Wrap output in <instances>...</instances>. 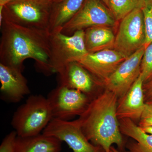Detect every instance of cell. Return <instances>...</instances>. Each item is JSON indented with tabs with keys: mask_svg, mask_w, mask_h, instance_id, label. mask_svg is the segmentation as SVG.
Instances as JSON below:
<instances>
[{
	"mask_svg": "<svg viewBox=\"0 0 152 152\" xmlns=\"http://www.w3.org/2000/svg\"><path fill=\"white\" fill-rule=\"evenodd\" d=\"M145 46L141 64V75L144 83L152 78V43Z\"/></svg>",
	"mask_w": 152,
	"mask_h": 152,
	"instance_id": "obj_20",
	"label": "cell"
},
{
	"mask_svg": "<svg viewBox=\"0 0 152 152\" xmlns=\"http://www.w3.org/2000/svg\"><path fill=\"white\" fill-rule=\"evenodd\" d=\"M85 0H62L53 4L48 31L50 32L61 30L78 12Z\"/></svg>",
	"mask_w": 152,
	"mask_h": 152,
	"instance_id": "obj_17",
	"label": "cell"
},
{
	"mask_svg": "<svg viewBox=\"0 0 152 152\" xmlns=\"http://www.w3.org/2000/svg\"><path fill=\"white\" fill-rule=\"evenodd\" d=\"M143 91L146 103L152 102V78L144 83Z\"/></svg>",
	"mask_w": 152,
	"mask_h": 152,
	"instance_id": "obj_24",
	"label": "cell"
},
{
	"mask_svg": "<svg viewBox=\"0 0 152 152\" xmlns=\"http://www.w3.org/2000/svg\"><path fill=\"white\" fill-rule=\"evenodd\" d=\"M23 71L0 63V82L2 98L12 103H18L31 91Z\"/></svg>",
	"mask_w": 152,
	"mask_h": 152,
	"instance_id": "obj_13",
	"label": "cell"
},
{
	"mask_svg": "<svg viewBox=\"0 0 152 152\" xmlns=\"http://www.w3.org/2000/svg\"><path fill=\"white\" fill-rule=\"evenodd\" d=\"M126 58L115 49L88 53L77 62L97 80L104 83Z\"/></svg>",
	"mask_w": 152,
	"mask_h": 152,
	"instance_id": "obj_12",
	"label": "cell"
},
{
	"mask_svg": "<svg viewBox=\"0 0 152 152\" xmlns=\"http://www.w3.org/2000/svg\"><path fill=\"white\" fill-rule=\"evenodd\" d=\"M122 134L132 138L134 141L126 145L127 152H152V135L144 132L135 122L129 119L119 120Z\"/></svg>",
	"mask_w": 152,
	"mask_h": 152,
	"instance_id": "obj_15",
	"label": "cell"
},
{
	"mask_svg": "<svg viewBox=\"0 0 152 152\" xmlns=\"http://www.w3.org/2000/svg\"><path fill=\"white\" fill-rule=\"evenodd\" d=\"M42 134L65 142L73 152H104L88 140L76 120L70 121L53 118Z\"/></svg>",
	"mask_w": 152,
	"mask_h": 152,
	"instance_id": "obj_9",
	"label": "cell"
},
{
	"mask_svg": "<svg viewBox=\"0 0 152 152\" xmlns=\"http://www.w3.org/2000/svg\"><path fill=\"white\" fill-rule=\"evenodd\" d=\"M110 152H124L121 151H120L118 149L116 148L115 147H114L113 146H112L110 148Z\"/></svg>",
	"mask_w": 152,
	"mask_h": 152,
	"instance_id": "obj_27",
	"label": "cell"
},
{
	"mask_svg": "<svg viewBox=\"0 0 152 152\" xmlns=\"http://www.w3.org/2000/svg\"><path fill=\"white\" fill-rule=\"evenodd\" d=\"M50 66L53 73L71 62H77L88 53L85 43V30L66 35L57 30L50 32Z\"/></svg>",
	"mask_w": 152,
	"mask_h": 152,
	"instance_id": "obj_5",
	"label": "cell"
},
{
	"mask_svg": "<svg viewBox=\"0 0 152 152\" xmlns=\"http://www.w3.org/2000/svg\"><path fill=\"white\" fill-rule=\"evenodd\" d=\"M58 86L80 91L91 100L96 98L98 81L89 72L76 61L65 65L57 72Z\"/></svg>",
	"mask_w": 152,
	"mask_h": 152,
	"instance_id": "obj_11",
	"label": "cell"
},
{
	"mask_svg": "<svg viewBox=\"0 0 152 152\" xmlns=\"http://www.w3.org/2000/svg\"><path fill=\"white\" fill-rule=\"evenodd\" d=\"M145 47V45L139 49L118 66L104 82L105 89L113 93L118 99L129 90L141 75V64Z\"/></svg>",
	"mask_w": 152,
	"mask_h": 152,
	"instance_id": "obj_10",
	"label": "cell"
},
{
	"mask_svg": "<svg viewBox=\"0 0 152 152\" xmlns=\"http://www.w3.org/2000/svg\"><path fill=\"white\" fill-rule=\"evenodd\" d=\"M46 1H48L51 3L52 4H54L59 2L61 1L62 0H46Z\"/></svg>",
	"mask_w": 152,
	"mask_h": 152,
	"instance_id": "obj_29",
	"label": "cell"
},
{
	"mask_svg": "<svg viewBox=\"0 0 152 152\" xmlns=\"http://www.w3.org/2000/svg\"><path fill=\"white\" fill-rule=\"evenodd\" d=\"M115 36L110 27L96 26L85 30V43L88 53L114 49Z\"/></svg>",
	"mask_w": 152,
	"mask_h": 152,
	"instance_id": "obj_18",
	"label": "cell"
},
{
	"mask_svg": "<svg viewBox=\"0 0 152 152\" xmlns=\"http://www.w3.org/2000/svg\"><path fill=\"white\" fill-rule=\"evenodd\" d=\"M116 21L110 9L100 0H85L78 12L63 27L61 32L71 36L77 31L96 26L111 28Z\"/></svg>",
	"mask_w": 152,
	"mask_h": 152,
	"instance_id": "obj_7",
	"label": "cell"
},
{
	"mask_svg": "<svg viewBox=\"0 0 152 152\" xmlns=\"http://www.w3.org/2000/svg\"><path fill=\"white\" fill-rule=\"evenodd\" d=\"M143 13L146 39L145 46L152 43V0H145L142 9Z\"/></svg>",
	"mask_w": 152,
	"mask_h": 152,
	"instance_id": "obj_21",
	"label": "cell"
},
{
	"mask_svg": "<svg viewBox=\"0 0 152 152\" xmlns=\"http://www.w3.org/2000/svg\"><path fill=\"white\" fill-rule=\"evenodd\" d=\"M145 0H110L109 8L116 20H121L136 9H142Z\"/></svg>",
	"mask_w": 152,
	"mask_h": 152,
	"instance_id": "obj_19",
	"label": "cell"
},
{
	"mask_svg": "<svg viewBox=\"0 0 152 152\" xmlns=\"http://www.w3.org/2000/svg\"><path fill=\"white\" fill-rule=\"evenodd\" d=\"M18 134L15 131L5 137L0 145V152H15Z\"/></svg>",
	"mask_w": 152,
	"mask_h": 152,
	"instance_id": "obj_22",
	"label": "cell"
},
{
	"mask_svg": "<svg viewBox=\"0 0 152 152\" xmlns=\"http://www.w3.org/2000/svg\"><path fill=\"white\" fill-rule=\"evenodd\" d=\"M140 128L145 132L152 135V126H148L143 127Z\"/></svg>",
	"mask_w": 152,
	"mask_h": 152,
	"instance_id": "obj_25",
	"label": "cell"
},
{
	"mask_svg": "<svg viewBox=\"0 0 152 152\" xmlns=\"http://www.w3.org/2000/svg\"><path fill=\"white\" fill-rule=\"evenodd\" d=\"M0 63L23 70V63L33 59L45 75L53 73L50 66V32L2 20Z\"/></svg>",
	"mask_w": 152,
	"mask_h": 152,
	"instance_id": "obj_1",
	"label": "cell"
},
{
	"mask_svg": "<svg viewBox=\"0 0 152 152\" xmlns=\"http://www.w3.org/2000/svg\"><path fill=\"white\" fill-rule=\"evenodd\" d=\"M145 39L142 10L136 9L121 20L114 49L127 58L145 45Z\"/></svg>",
	"mask_w": 152,
	"mask_h": 152,
	"instance_id": "obj_6",
	"label": "cell"
},
{
	"mask_svg": "<svg viewBox=\"0 0 152 152\" xmlns=\"http://www.w3.org/2000/svg\"><path fill=\"white\" fill-rule=\"evenodd\" d=\"M61 143L43 134L25 137L18 136L15 152H61Z\"/></svg>",
	"mask_w": 152,
	"mask_h": 152,
	"instance_id": "obj_16",
	"label": "cell"
},
{
	"mask_svg": "<svg viewBox=\"0 0 152 152\" xmlns=\"http://www.w3.org/2000/svg\"><path fill=\"white\" fill-rule=\"evenodd\" d=\"M52 5L46 0H14L0 9V21L48 31Z\"/></svg>",
	"mask_w": 152,
	"mask_h": 152,
	"instance_id": "obj_4",
	"label": "cell"
},
{
	"mask_svg": "<svg viewBox=\"0 0 152 152\" xmlns=\"http://www.w3.org/2000/svg\"><path fill=\"white\" fill-rule=\"evenodd\" d=\"M53 118L47 98L32 95L17 109L11 123L18 136L25 137L40 134Z\"/></svg>",
	"mask_w": 152,
	"mask_h": 152,
	"instance_id": "obj_3",
	"label": "cell"
},
{
	"mask_svg": "<svg viewBox=\"0 0 152 152\" xmlns=\"http://www.w3.org/2000/svg\"><path fill=\"white\" fill-rule=\"evenodd\" d=\"M47 98L53 118L65 121L80 116L92 101L80 91L61 86L52 90Z\"/></svg>",
	"mask_w": 152,
	"mask_h": 152,
	"instance_id": "obj_8",
	"label": "cell"
},
{
	"mask_svg": "<svg viewBox=\"0 0 152 152\" xmlns=\"http://www.w3.org/2000/svg\"><path fill=\"white\" fill-rule=\"evenodd\" d=\"M138 126L140 127L152 126V102L146 103Z\"/></svg>",
	"mask_w": 152,
	"mask_h": 152,
	"instance_id": "obj_23",
	"label": "cell"
},
{
	"mask_svg": "<svg viewBox=\"0 0 152 152\" xmlns=\"http://www.w3.org/2000/svg\"><path fill=\"white\" fill-rule=\"evenodd\" d=\"M118 99L113 93L105 89L91 101L76 119L88 140L104 152H110L114 144L124 151L125 144L117 115Z\"/></svg>",
	"mask_w": 152,
	"mask_h": 152,
	"instance_id": "obj_2",
	"label": "cell"
},
{
	"mask_svg": "<svg viewBox=\"0 0 152 152\" xmlns=\"http://www.w3.org/2000/svg\"><path fill=\"white\" fill-rule=\"evenodd\" d=\"M143 84L140 75L129 90L118 99L117 115L119 120L129 119L134 122L140 121L146 104Z\"/></svg>",
	"mask_w": 152,
	"mask_h": 152,
	"instance_id": "obj_14",
	"label": "cell"
},
{
	"mask_svg": "<svg viewBox=\"0 0 152 152\" xmlns=\"http://www.w3.org/2000/svg\"><path fill=\"white\" fill-rule=\"evenodd\" d=\"M13 1L14 0H0V9H2L5 5Z\"/></svg>",
	"mask_w": 152,
	"mask_h": 152,
	"instance_id": "obj_26",
	"label": "cell"
},
{
	"mask_svg": "<svg viewBox=\"0 0 152 152\" xmlns=\"http://www.w3.org/2000/svg\"><path fill=\"white\" fill-rule=\"evenodd\" d=\"M106 6L109 8V2H110V0H100Z\"/></svg>",
	"mask_w": 152,
	"mask_h": 152,
	"instance_id": "obj_28",
	"label": "cell"
}]
</instances>
